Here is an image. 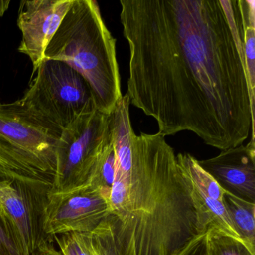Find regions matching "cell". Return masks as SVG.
Returning a JSON list of instances; mask_svg holds the SVG:
<instances>
[{
  "label": "cell",
  "instance_id": "obj_18",
  "mask_svg": "<svg viewBox=\"0 0 255 255\" xmlns=\"http://www.w3.org/2000/svg\"><path fill=\"white\" fill-rule=\"evenodd\" d=\"M90 255H119L116 243L111 239H100L91 243Z\"/></svg>",
  "mask_w": 255,
  "mask_h": 255
},
{
  "label": "cell",
  "instance_id": "obj_7",
  "mask_svg": "<svg viewBox=\"0 0 255 255\" xmlns=\"http://www.w3.org/2000/svg\"><path fill=\"white\" fill-rule=\"evenodd\" d=\"M50 189L0 170V210L12 228L23 255H32L44 241V216ZM52 242V241H51Z\"/></svg>",
  "mask_w": 255,
  "mask_h": 255
},
{
  "label": "cell",
  "instance_id": "obj_6",
  "mask_svg": "<svg viewBox=\"0 0 255 255\" xmlns=\"http://www.w3.org/2000/svg\"><path fill=\"white\" fill-rule=\"evenodd\" d=\"M110 137V115L96 109L83 113L64 128L50 192H67L85 186Z\"/></svg>",
  "mask_w": 255,
  "mask_h": 255
},
{
  "label": "cell",
  "instance_id": "obj_19",
  "mask_svg": "<svg viewBox=\"0 0 255 255\" xmlns=\"http://www.w3.org/2000/svg\"><path fill=\"white\" fill-rule=\"evenodd\" d=\"M207 232L194 240L180 255H210Z\"/></svg>",
  "mask_w": 255,
  "mask_h": 255
},
{
  "label": "cell",
  "instance_id": "obj_8",
  "mask_svg": "<svg viewBox=\"0 0 255 255\" xmlns=\"http://www.w3.org/2000/svg\"><path fill=\"white\" fill-rule=\"evenodd\" d=\"M111 215L108 200L85 185L67 192H50L44 216V231L49 240L66 233H91Z\"/></svg>",
  "mask_w": 255,
  "mask_h": 255
},
{
  "label": "cell",
  "instance_id": "obj_13",
  "mask_svg": "<svg viewBox=\"0 0 255 255\" xmlns=\"http://www.w3.org/2000/svg\"><path fill=\"white\" fill-rule=\"evenodd\" d=\"M115 172L116 151L110 132V139L101 151L86 185L99 191L109 201L114 182Z\"/></svg>",
  "mask_w": 255,
  "mask_h": 255
},
{
  "label": "cell",
  "instance_id": "obj_17",
  "mask_svg": "<svg viewBox=\"0 0 255 255\" xmlns=\"http://www.w3.org/2000/svg\"><path fill=\"white\" fill-rule=\"evenodd\" d=\"M0 255H23L11 225L0 210Z\"/></svg>",
  "mask_w": 255,
  "mask_h": 255
},
{
  "label": "cell",
  "instance_id": "obj_20",
  "mask_svg": "<svg viewBox=\"0 0 255 255\" xmlns=\"http://www.w3.org/2000/svg\"><path fill=\"white\" fill-rule=\"evenodd\" d=\"M32 255H63V254L54 247L53 242L47 240L41 243Z\"/></svg>",
  "mask_w": 255,
  "mask_h": 255
},
{
  "label": "cell",
  "instance_id": "obj_2",
  "mask_svg": "<svg viewBox=\"0 0 255 255\" xmlns=\"http://www.w3.org/2000/svg\"><path fill=\"white\" fill-rule=\"evenodd\" d=\"M116 172L110 203L119 255H179L205 234L192 186L165 137L136 135L129 103L110 114Z\"/></svg>",
  "mask_w": 255,
  "mask_h": 255
},
{
  "label": "cell",
  "instance_id": "obj_10",
  "mask_svg": "<svg viewBox=\"0 0 255 255\" xmlns=\"http://www.w3.org/2000/svg\"><path fill=\"white\" fill-rule=\"evenodd\" d=\"M198 162L224 190L255 203V141L221 150L218 156Z\"/></svg>",
  "mask_w": 255,
  "mask_h": 255
},
{
  "label": "cell",
  "instance_id": "obj_14",
  "mask_svg": "<svg viewBox=\"0 0 255 255\" xmlns=\"http://www.w3.org/2000/svg\"><path fill=\"white\" fill-rule=\"evenodd\" d=\"M177 162L192 186L201 190L207 196L222 202L224 190L210 174L204 171L198 162V159L189 153H180L177 155Z\"/></svg>",
  "mask_w": 255,
  "mask_h": 255
},
{
  "label": "cell",
  "instance_id": "obj_15",
  "mask_svg": "<svg viewBox=\"0 0 255 255\" xmlns=\"http://www.w3.org/2000/svg\"><path fill=\"white\" fill-rule=\"evenodd\" d=\"M207 238L210 255H255L240 240L213 228L207 231Z\"/></svg>",
  "mask_w": 255,
  "mask_h": 255
},
{
  "label": "cell",
  "instance_id": "obj_3",
  "mask_svg": "<svg viewBox=\"0 0 255 255\" xmlns=\"http://www.w3.org/2000/svg\"><path fill=\"white\" fill-rule=\"evenodd\" d=\"M44 58L74 68L90 88L95 109L110 115L122 99L116 39L95 0H73Z\"/></svg>",
  "mask_w": 255,
  "mask_h": 255
},
{
  "label": "cell",
  "instance_id": "obj_11",
  "mask_svg": "<svg viewBox=\"0 0 255 255\" xmlns=\"http://www.w3.org/2000/svg\"><path fill=\"white\" fill-rule=\"evenodd\" d=\"M222 204L242 241L255 255V203L225 191Z\"/></svg>",
  "mask_w": 255,
  "mask_h": 255
},
{
  "label": "cell",
  "instance_id": "obj_12",
  "mask_svg": "<svg viewBox=\"0 0 255 255\" xmlns=\"http://www.w3.org/2000/svg\"><path fill=\"white\" fill-rule=\"evenodd\" d=\"M243 24V55L252 98L255 101V1L238 0Z\"/></svg>",
  "mask_w": 255,
  "mask_h": 255
},
{
  "label": "cell",
  "instance_id": "obj_4",
  "mask_svg": "<svg viewBox=\"0 0 255 255\" xmlns=\"http://www.w3.org/2000/svg\"><path fill=\"white\" fill-rule=\"evenodd\" d=\"M62 131L20 100L0 102V170L51 191Z\"/></svg>",
  "mask_w": 255,
  "mask_h": 255
},
{
  "label": "cell",
  "instance_id": "obj_1",
  "mask_svg": "<svg viewBox=\"0 0 255 255\" xmlns=\"http://www.w3.org/2000/svg\"><path fill=\"white\" fill-rule=\"evenodd\" d=\"M126 96L163 136L189 131L220 150L255 141V101L238 0H121Z\"/></svg>",
  "mask_w": 255,
  "mask_h": 255
},
{
  "label": "cell",
  "instance_id": "obj_21",
  "mask_svg": "<svg viewBox=\"0 0 255 255\" xmlns=\"http://www.w3.org/2000/svg\"></svg>",
  "mask_w": 255,
  "mask_h": 255
},
{
  "label": "cell",
  "instance_id": "obj_16",
  "mask_svg": "<svg viewBox=\"0 0 255 255\" xmlns=\"http://www.w3.org/2000/svg\"><path fill=\"white\" fill-rule=\"evenodd\" d=\"M63 255H89L83 233H66L53 237Z\"/></svg>",
  "mask_w": 255,
  "mask_h": 255
},
{
  "label": "cell",
  "instance_id": "obj_9",
  "mask_svg": "<svg viewBox=\"0 0 255 255\" xmlns=\"http://www.w3.org/2000/svg\"><path fill=\"white\" fill-rule=\"evenodd\" d=\"M73 3V0L22 1L17 25L22 32L18 50L30 59L33 73L44 59V53Z\"/></svg>",
  "mask_w": 255,
  "mask_h": 255
},
{
  "label": "cell",
  "instance_id": "obj_5",
  "mask_svg": "<svg viewBox=\"0 0 255 255\" xmlns=\"http://www.w3.org/2000/svg\"><path fill=\"white\" fill-rule=\"evenodd\" d=\"M33 74L20 100L52 125L63 129L80 115L95 110L87 82L65 62L44 58Z\"/></svg>",
  "mask_w": 255,
  "mask_h": 255
}]
</instances>
